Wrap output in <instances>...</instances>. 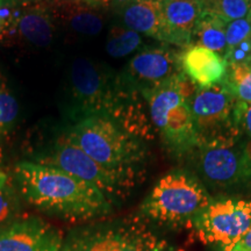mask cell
<instances>
[{
    "label": "cell",
    "instance_id": "6da1fadb",
    "mask_svg": "<svg viewBox=\"0 0 251 251\" xmlns=\"http://www.w3.org/2000/svg\"><path fill=\"white\" fill-rule=\"evenodd\" d=\"M15 179L25 200L59 218L90 220L111 211L112 201L98 187L54 166L21 162Z\"/></svg>",
    "mask_w": 251,
    "mask_h": 251
},
{
    "label": "cell",
    "instance_id": "7a4b0ae2",
    "mask_svg": "<svg viewBox=\"0 0 251 251\" xmlns=\"http://www.w3.org/2000/svg\"><path fill=\"white\" fill-rule=\"evenodd\" d=\"M67 137L91 158L112 171L135 176V166L144 157V150L136 136L103 115L81 119Z\"/></svg>",
    "mask_w": 251,
    "mask_h": 251
},
{
    "label": "cell",
    "instance_id": "3957f363",
    "mask_svg": "<svg viewBox=\"0 0 251 251\" xmlns=\"http://www.w3.org/2000/svg\"><path fill=\"white\" fill-rule=\"evenodd\" d=\"M212 202L201 181L191 172L175 170L157 181L143 201L142 212L161 224L190 227Z\"/></svg>",
    "mask_w": 251,
    "mask_h": 251
},
{
    "label": "cell",
    "instance_id": "277c9868",
    "mask_svg": "<svg viewBox=\"0 0 251 251\" xmlns=\"http://www.w3.org/2000/svg\"><path fill=\"white\" fill-rule=\"evenodd\" d=\"M242 136L198 147V168L207 184L222 190L250 186L251 140Z\"/></svg>",
    "mask_w": 251,
    "mask_h": 251
},
{
    "label": "cell",
    "instance_id": "5b68a950",
    "mask_svg": "<svg viewBox=\"0 0 251 251\" xmlns=\"http://www.w3.org/2000/svg\"><path fill=\"white\" fill-rule=\"evenodd\" d=\"M74 108L81 119L92 115H103L119 124L124 107L120 90L113 85L112 79L98 65L87 58H77L70 71ZM120 125V124H119Z\"/></svg>",
    "mask_w": 251,
    "mask_h": 251
},
{
    "label": "cell",
    "instance_id": "8992f818",
    "mask_svg": "<svg viewBox=\"0 0 251 251\" xmlns=\"http://www.w3.org/2000/svg\"><path fill=\"white\" fill-rule=\"evenodd\" d=\"M238 100L224 81L208 89H199L191 101L198 147L242 136L237 125Z\"/></svg>",
    "mask_w": 251,
    "mask_h": 251
},
{
    "label": "cell",
    "instance_id": "52a82bcc",
    "mask_svg": "<svg viewBox=\"0 0 251 251\" xmlns=\"http://www.w3.org/2000/svg\"><path fill=\"white\" fill-rule=\"evenodd\" d=\"M61 251H165L155 235L139 222L86 227L74 230Z\"/></svg>",
    "mask_w": 251,
    "mask_h": 251
},
{
    "label": "cell",
    "instance_id": "ba28073f",
    "mask_svg": "<svg viewBox=\"0 0 251 251\" xmlns=\"http://www.w3.org/2000/svg\"><path fill=\"white\" fill-rule=\"evenodd\" d=\"M41 164L54 166L98 187L109 200L120 197L134 181V176L108 170L84 152L68 137L56 144L46 157H40Z\"/></svg>",
    "mask_w": 251,
    "mask_h": 251
},
{
    "label": "cell",
    "instance_id": "9c48e42d",
    "mask_svg": "<svg viewBox=\"0 0 251 251\" xmlns=\"http://www.w3.org/2000/svg\"><path fill=\"white\" fill-rule=\"evenodd\" d=\"M251 227V199L212 200L194 228L202 242L231 251Z\"/></svg>",
    "mask_w": 251,
    "mask_h": 251
},
{
    "label": "cell",
    "instance_id": "30bf717a",
    "mask_svg": "<svg viewBox=\"0 0 251 251\" xmlns=\"http://www.w3.org/2000/svg\"><path fill=\"white\" fill-rule=\"evenodd\" d=\"M183 71L180 54L170 47L148 48L135 55L121 74L120 80L127 90L152 89Z\"/></svg>",
    "mask_w": 251,
    "mask_h": 251
},
{
    "label": "cell",
    "instance_id": "8fae6325",
    "mask_svg": "<svg viewBox=\"0 0 251 251\" xmlns=\"http://www.w3.org/2000/svg\"><path fill=\"white\" fill-rule=\"evenodd\" d=\"M57 229L39 218L18 220L0 233V251H61Z\"/></svg>",
    "mask_w": 251,
    "mask_h": 251
},
{
    "label": "cell",
    "instance_id": "7c38bea8",
    "mask_svg": "<svg viewBox=\"0 0 251 251\" xmlns=\"http://www.w3.org/2000/svg\"><path fill=\"white\" fill-rule=\"evenodd\" d=\"M122 20L128 29L168 45L181 47L179 39L166 23L161 0H136L126 5Z\"/></svg>",
    "mask_w": 251,
    "mask_h": 251
},
{
    "label": "cell",
    "instance_id": "4fadbf2b",
    "mask_svg": "<svg viewBox=\"0 0 251 251\" xmlns=\"http://www.w3.org/2000/svg\"><path fill=\"white\" fill-rule=\"evenodd\" d=\"M181 69L200 89L222 83L227 74V62L221 55L199 45H190L180 54Z\"/></svg>",
    "mask_w": 251,
    "mask_h": 251
},
{
    "label": "cell",
    "instance_id": "5bb4252c",
    "mask_svg": "<svg viewBox=\"0 0 251 251\" xmlns=\"http://www.w3.org/2000/svg\"><path fill=\"white\" fill-rule=\"evenodd\" d=\"M163 140L172 151L181 155L198 148V136L191 103L183 101L169 113Z\"/></svg>",
    "mask_w": 251,
    "mask_h": 251
},
{
    "label": "cell",
    "instance_id": "9a60e30c",
    "mask_svg": "<svg viewBox=\"0 0 251 251\" xmlns=\"http://www.w3.org/2000/svg\"><path fill=\"white\" fill-rule=\"evenodd\" d=\"M162 9L169 27L186 48L192 43L194 27L203 13L200 0H161Z\"/></svg>",
    "mask_w": 251,
    "mask_h": 251
},
{
    "label": "cell",
    "instance_id": "2e32d148",
    "mask_svg": "<svg viewBox=\"0 0 251 251\" xmlns=\"http://www.w3.org/2000/svg\"><path fill=\"white\" fill-rule=\"evenodd\" d=\"M141 94L148 102L150 118L159 131L164 129L169 113L179 103L186 101L178 86V75L152 89L142 91Z\"/></svg>",
    "mask_w": 251,
    "mask_h": 251
},
{
    "label": "cell",
    "instance_id": "e0dca14e",
    "mask_svg": "<svg viewBox=\"0 0 251 251\" xmlns=\"http://www.w3.org/2000/svg\"><path fill=\"white\" fill-rule=\"evenodd\" d=\"M226 25L227 24L215 15L203 12L194 27L191 45L202 46L224 57L227 48Z\"/></svg>",
    "mask_w": 251,
    "mask_h": 251
},
{
    "label": "cell",
    "instance_id": "ac0fdd59",
    "mask_svg": "<svg viewBox=\"0 0 251 251\" xmlns=\"http://www.w3.org/2000/svg\"><path fill=\"white\" fill-rule=\"evenodd\" d=\"M19 30L28 42L39 47L49 45L52 39V26L49 18L36 12L24 15L20 19Z\"/></svg>",
    "mask_w": 251,
    "mask_h": 251
},
{
    "label": "cell",
    "instance_id": "d6986e66",
    "mask_svg": "<svg viewBox=\"0 0 251 251\" xmlns=\"http://www.w3.org/2000/svg\"><path fill=\"white\" fill-rule=\"evenodd\" d=\"M224 84L238 101L251 102V62L227 64Z\"/></svg>",
    "mask_w": 251,
    "mask_h": 251
},
{
    "label": "cell",
    "instance_id": "ffe728a7",
    "mask_svg": "<svg viewBox=\"0 0 251 251\" xmlns=\"http://www.w3.org/2000/svg\"><path fill=\"white\" fill-rule=\"evenodd\" d=\"M203 12L215 15L226 24L246 18L251 0H200Z\"/></svg>",
    "mask_w": 251,
    "mask_h": 251
},
{
    "label": "cell",
    "instance_id": "44dd1931",
    "mask_svg": "<svg viewBox=\"0 0 251 251\" xmlns=\"http://www.w3.org/2000/svg\"><path fill=\"white\" fill-rule=\"evenodd\" d=\"M18 115L19 103L0 74V143L14 129Z\"/></svg>",
    "mask_w": 251,
    "mask_h": 251
},
{
    "label": "cell",
    "instance_id": "7402d4cb",
    "mask_svg": "<svg viewBox=\"0 0 251 251\" xmlns=\"http://www.w3.org/2000/svg\"><path fill=\"white\" fill-rule=\"evenodd\" d=\"M142 43V37L139 33L131 29H120L114 31L107 41L106 50L112 57L120 58L129 55Z\"/></svg>",
    "mask_w": 251,
    "mask_h": 251
},
{
    "label": "cell",
    "instance_id": "603a6c76",
    "mask_svg": "<svg viewBox=\"0 0 251 251\" xmlns=\"http://www.w3.org/2000/svg\"><path fill=\"white\" fill-rule=\"evenodd\" d=\"M19 202L18 192L7 181L0 187V233L12 226L19 220Z\"/></svg>",
    "mask_w": 251,
    "mask_h": 251
},
{
    "label": "cell",
    "instance_id": "cb8c5ba5",
    "mask_svg": "<svg viewBox=\"0 0 251 251\" xmlns=\"http://www.w3.org/2000/svg\"><path fill=\"white\" fill-rule=\"evenodd\" d=\"M72 29L85 35H98L103 28V20L93 12H80L71 18Z\"/></svg>",
    "mask_w": 251,
    "mask_h": 251
},
{
    "label": "cell",
    "instance_id": "d4e9b609",
    "mask_svg": "<svg viewBox=\"0 0 251 251\" xmlns=\"http://www.w3.org/2000/svg\"><path fill=\"white\" fill-rule=\"evenodd\" d=\"M236 118L241 133L247 139L251 140V102H237Z\"/></svg>",
    "mask_w": 251,
    "mask_h": 251
},
{
    "label": "cell",
    "instance_id": "484cf974",
    "mask_svg": "<svg viewBox=\"0 0 251 251\" xmlns=\"http://www.w3.org/2000/svg\"><path fill=\"white\" fill-rule=\"evenodd\" d=\"M231 251H251V227Z\"/></svg>",
    "mask_w": 251,
    "mask_h": 251
},
{
    "label": "cell",
    "instance_id": "4316f807",
    "mask_svg": "<svg viewBox=\"0 0 251 251\" xmlns=\"http://www.w3.org/2000/svg\"><path fill=\"white\" fill-rule=\"evenodd\" d=\"M6 181H7V176H6L5 172L0 169V187H1Z\"/></svg>",
    "mask_w": 251,
    "mask_h": 251
},
{
    "label": "cell",
    "instance_id": "83f0119b",
    "mask_svg": "<svg viewBox=\"0 0 251 251\" xmlns=\"http://www.w3.org/2000/svg\"><path fill=\"white\" fill-rule=\"evenodd\" d=\"M87 2H92V4H107L112 0H85Z\"/></svg>",
    "mask_w": 251,
    "mask_h": 251
},
{
    "label": "cell",
    "instance_id": "f1b7e54d",
    "mask_svg": "<svg viewBox=\"0 0 251 251\" xmlns=\"http://www.w3.org/2000/svg\"><path fill=\"white\" fill-rule=\"evenodd\" d=\"M114 1L118 2V4H121V5H128V4H130V2L136 1V0H114Z\"/></svg>",
    "mask_w": 251,
    "mask_h": 251
},
{
    "label": "cell",
    "instance_id": "f546056e",
    "mask_svg": "<svg viewBox=\"0 0 251 251\" xmlns=\"http://www.w3.org/2000/svg\"><path fill=\"white\" fill-rule=\"evenodd\" d=\"M247 19H248V20H249V23H250V25H251V7H250V9H249V12H248Z\"/></svg>",
    "mask_w": 251,
    "mask_h": 251
}]
</instances>
